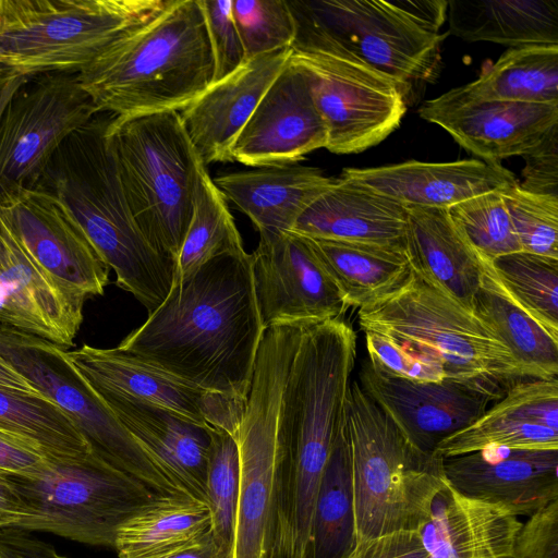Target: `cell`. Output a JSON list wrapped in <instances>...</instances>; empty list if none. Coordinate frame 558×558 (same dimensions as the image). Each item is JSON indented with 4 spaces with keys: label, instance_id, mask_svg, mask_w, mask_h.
I'll return each instance as SVG.
<instances>
[{
    "label": "cell",
    "instance_id": "cell-27",
    "mask_svg": "<svg viewBox=\"0 0 558 558\" xmlns=\"http://www.w3.org/2000/svg\"><path fill=\"white\" fill-rule=\"evenodd\" d=\"M521 524L510 511L466 497L445 478L418 533L429 558H511Z\"/></svg>",
    "mask_w": 558,
    "mask_h": 558
},
{
    "label": "cell",
    "instance_id": "cell-45",
    "mask_svg": "<svg viewBox=\"0 0 558 558\" xmlns=\"http://www.w3.org/2000/svg\"><path fill=\"white\" fill-rule=\"evenodd\" d=\"M511 558H558V499L521 524L513 541Z\"/></svg>",
    "mask_w": 558,
    "mask_h": 558
},
{
    "label": "cell",
    "instance_id": "cell-30",
    "mask_svg": "<svg viewBox=\"0 0 558 558\" xmlns=\"http://www.w3.org/2000/svg\"><path fill=\"white\" fill-rule=\"evenodd\" d=\"M450 32L511 48L558 45V0H450Z\"/></svg>",
    "mask_w": 558,
    "mask_h": 558
},
{
    "label": "cell",
    "instance_id": "cell-6",
    "mask_svg": "<svg viewBox=\"0 0 558 558\" xmlns=\"http://www.w3.org/2000/svg\"><path fill=\"white\" fill-rule=\"evenodd\" d=\"M363 332L409 343L437 359L446 378L506 393L527 378L510 350L466 310L412 270L389 295L359 311Z\"/></svg>",
    "mask_w": 558,
    "mask_h": 558
},
{
    "label": "cell",
    "instance_id": "cell-9",
    "mask_svg": "<svg viewBox=\"0 0 558 558\" xmlns=\"http://www.w3.org/2000/svg\"><path fill=\"white\" fill-rule=\"evenodd\" d=\"M4 475L25 508L15 529L110 548L119 527L158 494L92 451L80 459H49L35 475Z\"/></svg>",
    "mask_w": 558,
    "mask_h": 558
},
{
    "label": "cell",
    "instance_id": "cell-39",
    "mask_svg": "<svg viewBox=\"0 0 558 558\" xmlns=\"http://www.w3.org/2000/svg\"><path fill=\"white\" fill-rule=\"evenodd\" d=\"M240 485V454L236 439L228 432L210 428L206 470V502L211 533L229 554L233 544Z\"/></svg>",
    "mask_w": 558,
    "mask_h": 558
},
{
    "label": "cell",
    "instance_id": "cell-7",
    "mask_svg": "<svg viewBox=\"0 0 558 558\" xmlns=\"http://www.w3.org/2000/svg\"><path fill=\"white\" fill-rule=\"evenodd\" d=\"M168 0H0V60L33 77L80 72Z\"/></svg>",
    "mask_w": 558,
    "mask_h": 558
},
{
    "label": "cell",
    "instance_id": "cell-16",
    "mask_svg": "<svg viewBox=\"0 0 558 558\" xmlns=\"http://www.w3.org/2000/svg\"><path fill=\"white\" fill-rule=\"evenodd\" d=\"M0 210L20 244L62 289L84 300L102 294L109 267L51 195L22 191Z\"/></svg>",
    "mask_w": 558,
    "mask_h": 558
},
{
    "label": "cell",
    "instance_id": "cell-44",
    "mask_svg": "<svg viewBox=\"0 0 558 558\" xmlns=\"http://www.w3.org/2000/svg\"><path fill=\"white\" fill-rule=\"evenodd\" d=\"M198 4L211 49L215 83L242 66L245 53L232 15V0H198Z\"/></svg>",
    "mask_w": 558,
    "mask_h": 558
},
{
    "label": "cell",
    "instance_id": "cell-42",
    "mask_svg": "<svg viewBox=\"0 0 558 558\" xmlns=\"http://www.w3.org/2000/svg\"><path fill=\"white\" fill-rule=\"evenodd\" d=\"M500 192L522 251L558 258V196L526 192L518 183Z\"/></svg>",
    "mask_w": 558,
    "mask_h": 558
},
{
    "label": "cell",
    "instance_id": "cell-14",
    "mask_svg": "<svg viewBox=\"0 0 558 558\" xmlns=\"http://www.w3.org/2000/svg\"><path fill=\"white\" fill-rule=\"evenodd\" d=\"M251 255L254 292L265 329L338 319L349 308L306 236L293 231L259 234Z\"/></svg>",
    "mask_w": 558,
    "mask_h": 558
},
{
    "label": "cell",
    "instance_id": "cell-53",
    "mask_svg": "<svg viewBox=\"0 0 558 558\" xmlns=\"http://www.w3.org/2000/svg\"><path fill=\"white\" fill-rule=\"evenodd\" d=\"M0 385L36 391L27 381L0 356Z\"/></svg>",
    "mask_w": 558,
    "mask_h": 558
},
{
    "label": "cell",
    "instance_id": "cell-15",
    "mask_svg": "<svg viewBox=\"0 0 558 558\" xmlns=\"http://www.w3.org/2000/svg\"><path fill=\"white\" fill-rule=\"evenodd\" d=\"M357 381L407 441L425 454L436 453L444 439L471 425L505 396L454 379L434 383L393 377L368 360L363 361Z\"/></svg>",
    "mask_w": 558,
    "mask_h": 558
},
{
    "label": "cell",
    "instance_id": "cell-11",
    "mask_svg": "<svg viewBox=\"0 0 558 558\" xmlns=\"http://www.w3.org/2000/svg\"><path fill=\"white\" fill-rule=\"evenodd\" d=\"M0 356L66 414L94 454L158 494H185L122 425L64 349L34 336L0 330Z\"/></svg>",
    "mask_w": 558,
    "mask_h": 558
},
{
    "label": "cell",
    "instance_id": "cell-17",
    "mask_svg": "<svg viewBox=\"0 0 558 558\" xmlns=\"http://www.w3.org/2000/svg\"><path fill=\"white\" fill-rule=\"evenodd\" d=\"M68 355L90 386L166 407L236 436L247 399L204 390L118 347L98 349L85 344Z\"/></svg>",
    "mask_w": 558,
    "mask_h": 558
},
{
    "label": "cell",
    "instance_id": "cell-41",
    "mask_svg": "<svg viewBox=\"0 0 558 558\" xmlns=\"http://www.w3.org/2000/svg\"><path fill=\"white\" fill-rule=\"evenodd\" d=\"M232 15L246 61L288 49L296 34L289 0H232Z\"/></svg>",
    "mask_w": 558,
    "mask_h": 558
},
{
    "label": "cell",
    "instance_id": "cell-20",
    "mask_svg": "<svg viewBox=\"0 0 558 558\" xmlns=\"http://www.w3.org/2000/svg\"><path fill=\"white\" fill-rule=\"evenodd\" d=\"M85 300L62 289L20 244L0 210V330L73 344Z\"/></svg>",
    "mask_w": 558,
    "mask_h": 558
},
{
    "label": "cell",
    "instance_id": "cell-37",
    "mask_svg": "<svg viewBox=\"0 0 558 558\" xmlns=\"http://www.w3.org/2000/svg\"><path fill=\"white\" fill-rule=\"evenodd\" d=\"M243 252L242 239L227 199L214 183L206 166H203L192 218L175 260L174 280L192 274L216 257Z\"/></svg>",
    "mask_w": 558,
    "mask_h": 558
},
{
    "label": "cell",
    "instance_id": "cell-2",
    "mask_svg": "<svg viewBox=\"0 0 558 558\" xmlns=\"http://www.w3.org/2000/svg\"><path fill=\"white\" fill-rule=\"evenodd\" d=\"M112 118L97 113L72 132L50 157L35 189L64 208L114 271L117 284L149 315L170 292L175 262L150 245L131 213L108 138Z\"/></svg>",
    "mask_w": 558,
    "mask_h": 558
},
{
    "label": "cell",
    "instance_id": "cell-38",
    "mask_svg": "<svg viewBox=\"0 0 558 558\" xmlns=\"http://www.w3.org/2000/svg\"><path fill=\"white\" fill-rule=\"evenodd\" d=\"M489 265L511 301L558 338V258L519 251Z\"/></svg>",
    "mask_w": 558,
    "mask_h": 558
},
{
    "label": "cell",
    "instance_id": "cell-1",
    "mask_svg": "<svg viewBox=\"0 0 558 558\" xmlns=\"http://www.w3.org/2000/svg\"><path fill=\"white\" fill-rule=\"evenodd\" d=\"M264 330L243 252L175 279L118 348L204 390L247 399Z\"/></svg>",
    "mask_w": 558,
    "mask_h": 558
},
{
    "label": "cell",
    "instance_id": "cell-48",
    "mask_svg": "<svg viewBox=\"0 0 558 558\" xmlns=\"http://www.w3.org/2000/svg\"><path fill=\"white\" fill-rule=\"evenodd\" d=\"M39 449L29 442L0 430V473L35 475L48 463Z\"/></svg>",
    "mask_w": 558,
    "mask_h": 558
},
{
    "label": "cell",
    "instance_id": "cell-43",
    "mask_svg": "<svg viewBox=\"0 0 558 558\" xmlns=\"http://www.w3.org/2000/svg\"><path fill=\"white\" fill-rule=\"evenodd\" d=\"M368 361L387 375L413 381L446 379L439 361L417 348L374 332H364Z\"/></svg>",
    "mask_w": 558,
    "mask_h": 558
},
{
    "label": "cell",
    "instance_id": "cell-40",
    "mask_svg": "<svg viewBox=\"0 0 558 558\" xmlns=\"http://www.w3.org/2000/svg\"><path fill=\"white\" fill-rule=\"evenodd\" d=\"M500 191L480 194L447 208L453 225L486 263L522 251Z\"/></svg>",
    "mask_w": 558,
    "mask_h": 558
},
{
    "label": "cell",
    "instance_id": "cell-3",
    "mask_svg": "<svg viewBox=\"0 0 558 558\" xmlns=\"http://www.w3.org/2000/svg\"><path fill=\"white\" fill-rule=\"evenodd\" d=\"M98 113L117 119L181 111L214 80L198 0H168L78 72Z\"/></svg>",
    "mask_w": 558,
    "mask_h": 558
},
{
    "label": "cell",
    "instance_id": "cell-54",
    "mask_svg": "<svg viewBox=\"0 0 558 558\" xmlns=\"http://www.w3.org/2000/svg\"><path fill=\"white\" fill-rule=\"evenodd\" d=\"M5 71H8L1 63V60H0V75L3 74Z\"/></svg>",
    "mask_w": 558,
    "mask_h": 558
},
{
    "label": "cell",
    "instance_id": "cell-12",
    "mask_svg": "<svg viewBox=\"0 0 558 558\" xmlns=\"http://www.w3.org/2000/svg\"><path fill=\"white\" fill-rule=\"evenodd\" d=\"M289 1L333 43L410 95L418 84L436 78L446 35L416 24L398 0Z\"/></svg>",
    "mask_w": 558,
    "mask_h": 558
},
{
    "label": "cell",
    "instance_id": "cell-25",
    "mask_svg": "<svg viewBox=\"0 0 558 558\" xmlns=\"http://www.w3.org/2000/svg\"><path fill=\"white\" fill-rule=\"evenodd\" d=\"M341 175L407 206L444 209L476 195L518 183L513 173L499 163L480 159L450 162L410 160L374 168H348Z\"/></svg>",
    "mask_w": 558,
    "mask_h": 558
},
{
    "label": "cell",
    "instance_id": "cell-46",
    "mask_svg": "<svg viewBox=\"0 0 558 558\" xmlns=\"http://www.w3.org/2000/svg\"><path fill=\"white\" fill-rule=\"evenodd\" d=\"M523 158L525 167L519 186L526 192L558 196V128Z\"/></svg>",
    "mask_w": 558,
    "mask_h": 558
},
{
    "label": "cell",
    "instance_id": "cell-47",
    "mask_svg": "<svg viewBox=\"0 0 558 558\" xmlns=\"http://www.w3.org/2000/svg\"><path fill=\"white\" fill-rule=\"evenodd\" d=\"M348 558H429L417 531H398L359 541Z\"/></svg>",
    "mask_w": 558,
    "mask_h": 558
},
{
    "label": "cell",
    "instance_id": "cell-19",
    "mask_svg": "<svg viewBox=\"0 0 558 558\" xmlns=\"http://www.w3.org/2000/svg\"><path fill=\"white\" fill-rule=\"evenodd\" d=\"M327 138L308 77L289 60L239 133L231 156L257 168L294 165L326 148Z\"/></svg>",
    "mask_w": 558,
    "mask_h": 558
},
{
    "label": "cell",
    "instance_id": "cell-28",
    "mask_svg": "<svg viewBox=\"0 0 558 558\" xmlns=\"http://www.w3.org/2000/svg\"><path fill=\"white\" fill-rule=\"evenodd\" d=\"M405 251L412 270L469 311L484 276V260L447 209L408 206Z\"/></svg>",
    "mask_w": 558,
    "mask_h": 558
},
{
    "label": "cell",
    "instance_id": "cell-52",
    "mask_svg": "<svg viewBox=\"0 0 558 558\" xmlns=\"http://www.w3.org/2000/svg\"><path fill=\"white\" fill-rule=\"evenodd\" d=\"M31 77L21 75L10 70L0 75V116L12 96L19 90Z\"/></svg>",
    "mask_w": 558,
    "mask_h": 558
},
{
    "label": "cell",
    "instance_id": "cell-33",
    "mask_svg": "<svg viewBox=\"0 0 558 558\" xmlns=\"http://www.w3.org/2000/svg\"><path fill=\"white\" fill-rule=\"evenodd\" d=\"M472 312L510 350L527 378H558V338L511 301L486 262Z\"/></svg>",
    "mask_w": 558,
    "mask_h": 558
},
{
    "label": "cell",
    "instance_id": "cell-26",
    "mask_svg": "<svg viewBox=\"0 0 558 558\" xmlns=\"http://www.w3.org/2000/svg\"><path fill=\"white\" fill-rule=\"evenodd\" d=\"M408 206L340 175L304 210L293 232L312 239L405 250Z\"/></svg>",
    "mask_w": 558,
    "mask_h": 558
},
{
    "label": "cell",
    "instance_id": "cell-32",
    "mask_svg": "<svg viewBox=\"0 0 558 558\" xmlns=\"http://www.w3.org/2000/svg\"><path fill=\"white\" fill-rule=\"evenodd\" d=\"M307 239L349 307L372 304L402 287L412 276L404 248Z\"/></svg>",
    "mask_w": 558,
    "mask_h": 558
},
{
    "label": "cell",
    "instance_id": "cell-29",
    "mask_svg": "<svg viewBox=\"0 0 558 558\" xmlns=\"http://www.w3.org/2000/svg\"><path fill=\"white\" fill-rule=\"evenodd\" d=\"M214 183L254 223L259 234L292 231L333 178L304 166L262 167L225 173Z\"/></svg>",
    "mask_w": 558,
    "mask_h": 558
},
{
    "label": "cell",
    "instance_id": "cell-4",
    "mask_svg": "<svg viewBox=\"0 0 558 558\" xmlns=\"http://www.w3.org/2000/svg\"><path fill=\"white\" fill-rule=\"evenodd\" d=\"M356 542L420 531L445 482L441 458L414 449L356 379L345 402Z\"/></svg>",
    "mask_w": 558,
    "mask_h": 558
},
{
    "label": "cell",
    "instance_id": "cell-18",
    "mask_svg": "<svg viewBox=\"0 0 558 558\" xmlns=\"http://www.w3.org/2000/svg\"><path fill=\"white\" fill-rule=\"evenodd\" d=\"M418 114L441 126L465 150L490 163L523 157L558 128V105L471 99L453 88L425 101Z\"/></svg>",
    "mask_w": 558,
    "mask_h": 558
},
{
    "label": "cell",
    "instance_id": "cell-50",
    "mask_svg": "<svg viewBox=\"0 0 558 558\" xmlns=\"http://www.w3.org/2000/svg\"><path fill=\"white\" fill-rule=\"evenodd\" d=\"M24 514V505L12 482L0 473V531L15 529Z\"/></svg>",
    "mask_w": 558,
    "mask_h": 558
},
{
    "label": "cell",
    "instance_id": "cell-21",
    "mask_svg": "<svg viewBox=\"0 0 558 558\" xmlns=\"http://www.w3.org/2000/svg\"><path fill=\"white\" fill-rule=\"evenodd\" d=\"M444 476L460 494L530 517L558 499V449L488 447L445 458Z\"/></svg>",
    "mask_w": 558,
    "mask_h": 558
},
{
    "label": "cell",
    "instance_id": "cell-23",
    "mask_svg": "<svg viewBox=\"0 0 558 558\" xmlns=\"http://www.w3.org/2000/svg\"><path fill=\"white\" fill-rule=\"evenodd\" d=\"M92 387L170 480L183 493L206 502L211 427L166 407Z\"/></svg>",
    "mask_w": 558,
    "mask_h": 558
},
{
    "label": "cell",
    "instance_id": "cell-51",
    "mask_svg": "<svg viewBox=\"0 0 558 558\" xmlns=\"http://www.w3.org/2000/svg\"><path fill=\"white\" fill-rule=\"evenodd\" d=\"M168 558H230V554L216 542L210 533L203 541Z\"/></svg>",
    "mask_w": 558,
    "mask_h": 558
},
{
    "label": "cell",
    "instance_id": "cell-13",
    "mask_svg": "<svg viewBox=\"0 0 558 558\" xmlns=\"http://www.w3.org/2000/svg\"><path fill=\"white\" fill-rule=\"evenodd\" d=\"M98 113L78 72L29 78L0 116V204L34 190L56 149Z\"/></svg>",
    "mask_w": 558,
    "mask_h": 558
},
{
    "label": "cell",
    "instance_id": "cell-8",
    "mask_svg": "<svg viewBox=\"0 0 558 558\" xmlns=\"http://www.w3.org/2000/svg\"><path fill=\"white\" fill-rule=\"evenodd\" d=\"M290 7L296 34L289 60L308 77L327 129L326 149L355 154L383 142L400 125L409 92L354 58Z\"/></svg>",
    "mask_w": 558,
    "mask_h": 558
},
{
    "label": "cell",
    "instance_id": "cell-49",
    "mask_svg": "<svg viewBox=\"0 0 558 558\" xmlns=\"http://www.w3.org/2000/svg\"><path fill=\"white\" fill-rule=\"evenodd\" d=\"M0 558H68L54 547L17 529L0 531Z\"/></svg>",
    "mask_w": 558,
    "mask_h": 558
},
{
    "label": "cell",
    "instance_id": "cell-22",
    "mask_svg": "<svg viewBox=\"0 0 558 558\" xmlns=\"http://www.w3.org/2000/svg\"><path fill=\"white\" fill-rule=\"evenodd\" d=\"M289 57L290 48L252 58L179 111L205 166L233 161L231 148L235 138Z\"/></svg>",
    "mask_w": 558,
    "mask_h": 558
},
{
    "label": "cell",
    "instance_id": "cell-24",
    "mask_svg": "<svg viewBox=\"0 0 558 558\" xmlns=\"http://www.w3.org/2000/svg\"><path fill=\"white\" fill-rule=\"evenodd\" d=\"M488 447L558 449V378L523 379L512 385L471 425L436 448L441 458Z\"/></svg>",
    "mask_w": 558,
    "mask_h": 558
},
{
    "label": "cell",
    "instance_id": "cell-10",
    "mask_svg": "<svg viewBox=\"0 0 558 558\" xmlns=\"http://www.w3.org/2000/svg\"><path fill=\"white\" fill-rule=\"evenodd\" d=\"M305 325L268 327L259 342L235 439L240 485L230 558H269L275 501L277 417L282 389Z\"/></svg>",
    "mask_w": 558,
    "mask_h": 558
},
{
    "label": "cell",
    "instance_id": "cell-34",
    "mask_svg": "<svg viewBox=\"0 0 558 558\" xmlns=\"http://www.w3.org/2000/svg\"><path fill=\"white\" fill-rule=\"evenodd\" d=\"M355 545L351 452L344 415L314 504L311 558H348Z\"/></svg>",
    "mask_w": 558,
    "mask_h": 558
},
{
    "label": "cell",
    "instance_id": "cell-31",
    "mask_svg": "<svg viewBox=\"0 0 558 558\" xmlns=\"http://www.w3.org/2000/svg\"><path fill=\"white\" fill-rule=\"evenodd\" d=\"M211 533L206 502L187 494H156L118 530V558H168Z\"/></svg>",
    "mask_w": 558,
    "mask_h": 558
},
{
    "label": "cell",
    "instance_id": "cell-35",
    "mask_svg": "<svg viewBox=\"0 0 558 558\" xmlns=\"http://www.w3.org/2000/svg\"><path fill=\"white\" fill-rule=\"evenodd\" d=\"M453 90L471 99L558 105V45L510 48L477 80Z\"/></svg>",
    "mask_w": 558,
    "mask_h": 558
},
{
    "label": "cell",
    "instance_id": "cell-5",
    "mask_svg": "<svg viewBox=\"0 0 558 558\" xmlns=\"http://www.w3.org/2000/svg\"><path fill=\"white\" fill-rule=\"evenodd\" d=\"M108 138L135 222L157 252L175 262L205 166L180 113L113 116Z\"/></svg>",
    "mask_w": 558,
    "mask_h": 558
},
{
    "label": "cell",
    "instance_id": "cell-36",
    "mask_svg": "<svg viewBox=\"0 0 558 558\" xmlns=\"http://www.w3.org/2000/svg\"><path fill=\"white\" fill-rule=\"evenodd\" d=\"M0 430L29 442L49 459L73 460L90 452L66 414L38 391L0 385Z\"/></svg>",
    "mask_w": 558,
    "mask_h": 558
}]
</instances>
